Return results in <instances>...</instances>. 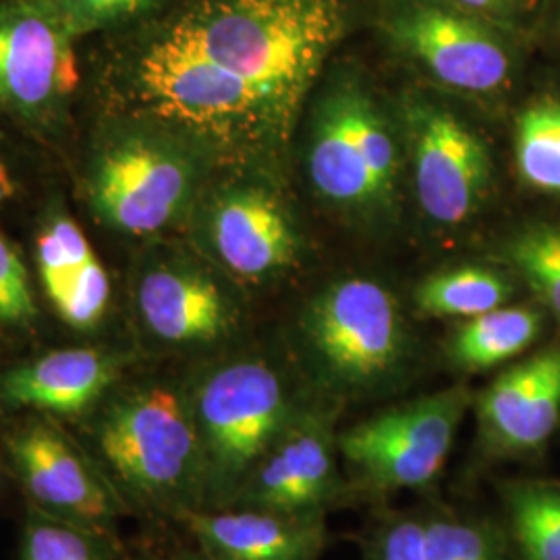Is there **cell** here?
<instances>
[{
  "mask_svg": "<svg viewBox=\"0 0 560 560\" xmlns=\"http://www.w3.org/2000/svg\"><path fill=\"white\" fill-rule=\"evenodd\" d=\"M355 18L358 0H187L162 27L298 110Z\"/></svg>",
  "mask_w": 560,
  "mask_h": 560,
  "instance_id": "1",
  "label": "cell"
},
{
  "mask_svg": "<svg viewBox=\"0 0 560 560\" xmlns=\"http://www.w3.org/2000/svg\"><path fill=\"white\" fill-rule=\"evenodd\" d=\"M125 94L148 119L233 156L268 152L295 115L164 27L131 59Z\"/></svg>",
  "mask_w": 560,
  "mask_h": 560,
  "instance_id": "2",
  "label": "cell"
},
{
  "mask_svg": "<svg viewBox=\"0 0 560 560\" xmlns=\"http://www.w3.org/2000/svg\"><path fill=\"white\" fill-rule=\"evenodd\" d=\"M96 448L120 490L143 506L177 520L206 509V469L189 395L164 384L120 393L96 425Z\"/></svg>",
  "mask_w": 560,
  "mask_h": 560,
  "instance_id": "3",
  "label": "cell"
},
{
  "mask_svg": "<svg viewBox=\"0 0 560 560\" xmlns=\"http://www.w3.org/2000/svg\"><path fill=\"white\" fill-rule=\"evenodd\" d=\"M310 368L335 397H370L393 386L411 360V335L393 291L378 280L322 289L300 320Z\"/></svg>",
  "mask_w": 560,
  "mask_h": 560,
  "instance_id": "4",
  "label": "cell"
},
{
  "mask_svg": "<svg viewBox=\"0 0 560 560\" xmlns=\"http://www.w3.org/2000/svg\"><path fill=\"white\" fill-rule=\"evenodd\" d=\"M189 405L203 455L206 509L231 506L249 471L303 407L279 370L256 358L208 372Z\"/></svg>",
  "mask_w": 560,
  "mask_h": 560,
  "instance_id": "5",
  "label": "cell"
},
{
  "mask_svg": "<svg viewBox=\"0 0 560 560\" xmlns=\"http://www.w3.org/2000/svg\"><path fill=\"white\" fill-rule=\"evenodd\" d=\"M386 48L442 88L488 96L504 90L532 36L446 0H372Z\"/></svg>",
  "mask_w": 560,
  "mask_h": 560,
  "instance_id": "6",
  "label": "cell"
},
{
  "mask_svg": "<svg viewBox=\"0 0 560 560\" xmlns=\"http://www.w3.org/2000/svg\"><path fill=\"white\" fill-rule=\"evenodd\" d=\"M310 180L322 200L353 217H381L397 200L399 150L381 104L345 71L322 98L307 148Z\"/></svg>",
  "mask_w": 560,
  "mask_h": 560,
  "instance_id": "7",
  "label": "cell"
},
{
  "mask_svg": "<svg viewBox=\"0 0 560 560\" xmlns=\"http://www.w3.org/2000/svg\"><path fill=\"white\" fill-rule=\"evenodd\" d=\"M198 177V162L179 140L129 127L102 141L88 168L85 198L106 226L145 237L179 221Z\"/></svg>",
  "mask_w": 560,
  "mask_h": 560,
  "instance_id": "8",
  "label": "cell"
},
{
  "mask_svg": "<svg viewBox=\"0 0 560 560\" xmlns=\"http://www.w3.org/2000/svg\"><path fill=\"white\" fill-rule=\"evenodd\" d=\"M469 405L463 386L402 402L339 434L340 459L378 492L425 486L441 476Z\"/></svg>",
  "mask_w": 560,
  "mask_h": 560,
  "instance_id": "9",
  "label": "cell"
},
{
  "mask_svg": "<svg viewBox=\"0 0 560 560\" xmlns=\"http://www.w3.org/2000/svg\"><path fill=\"white\" fill-rule=\"evenodd\" d=\"M405 127L421 212L444 229L471 221L492 183L486 143L457 113L425 96L407 101Z\"/></svg>",
  "mask_w": 560,
  "mask_h": 560,
  "instance_id": "10",
  "label": "cell"
},
{
  "mask_svg": "<svg viewBox=\"0 0 560 560\" xmlns=\"http://www.w3.org/2000/svg\"><path fill=\"white\" fill-rule=\"evenodd\" d=\"M73 42L40 0L0 4V106L32 125L59 119L80 83Z\"/></svg>",
  "mask_w": 560,
  "mask_h": 560,
  "instance_id": "11",
  "label": "cell"
},
{
  "mask_svg": "<svg viewBox=\"0 0 560 560\" xmlns=\"http://www.w3.org/2000/svg\"><path fill=\"white\" fill-rule=\"evenodd\" d=\"M339 457L332 413L303 405L249 471L231 506L324 515L340 494Z\"/></svg>",
  "mask_w": 560,
  "mask_h": 560,
  "instance_id": "12",
  "label": "cell"
},
{
  "mask_svg": "<svg viewBox=\"0 0 560 560\" xmlns=\"http://www.w3.org/2000/svg\"><path fill=\"white\" fill-rule=\"evenodd\" d=\"M4 442L18 478L42 511L104 527L125 509L108 476L57 425L25 421Z\"/></svg>",
  "mask_w": 560,
  "mask_h": 560,
  "instance_id": "13",
  "label": "cell"
},
{
  "mask_svg": "<svg viewBox=\"0 0 560 560\" xmlns=\"http://www.w3.org/2000/svg\"><path fill=\"white\" fill-rule=\"evenodd\" d=\"M206 240L217 260L245 280L282 275L298 260L300 237L275 194L256 185L222 189L206 210Z\"/></svg>",
  "mask_w": 560,
  "mask_h": 560,
  "instance_id": "14",
  "label": "cell"
},
{
  "mask_svg": "<svg viewBox=\"0 0 560 560\" xmlns=\"http://www.w3.org/2000/svg\"><path fill=\"white\" fill-rule=\"evenodd\" d=\"M481 444L494 455H529L560 421V345L504 370L476 400Z\"/></svg>",
  "mask_w": 560,
  "mask_h": 560,
  "instance_id": "15",
  "label": "cell"
},
{
  "mask_svg": "<svg viewBox=\"0 0 560 560\" xmlns=\"http://www.w3.org/2000/svg\"><path fill=\"white\" fill-rule=\"evenodd\" d=\"M136 307L145 332L173 349H201L237 328V307L221 284L196 266L166 261L141 275Z\"/></svg>",
  "mask_w": 560,
  "mask_h": 560,
  "instance_id": "16",
  "label": "cell"
},
{
  "mask_svg": "<svg viewBox=\"0 0 560 560\" xmlns=\"http://www.w3.org/2000/svg\"><path fill=\"white\" fill-rule=\"evenodd\" d=\"M180 521L210 560H320L328 544L324 515L224 506Z\"/></svg>",
  "mask_w": 560,
  "mask_h": 560,
  "instance_id": "17",
  "label": "cell"
},
{
  "mask_svg": "<svg viewBox=\"0 0 560 560\" xmlns=\"http://www.w3.org/2000/svg\"><path fill=\"white\" fill-rule=\"evenodd\" d=\"M36 256L44 291L60 318L75 330L96 328L108 310L110 280L80 224L65 210L46 214Z\"/></svg>",
  "mask_w": 560,
  "mask_h": 560,
  "instance_id": "18",
  "label": "cell"
},
{
  "mask_svg": "<svg viewBox=\"0 0 560 560\" xmlns=\"http://www.w3.org/2000/svg\"><path fill=\"white\" fill-rule=\"evenodd\" d=\"M119 372L115 353L92 347L59 349L9 370L0 378V399L13 407L73 418L92 409Z\"/></svg>",
  "mask_w": 560,
  "mask_h": 560,
  "instance_id": "19",
  "label": "cell"
},
{
  "mask_svg": "<svg viewBox=\"0 0 560 560\" xmlns=\"http://www.w3.org/2000/svg\"><path fill=\"white\" fill-rule=\"evenodd\" d=\"M544 328L540 310L502 305L460 322L448 340V358L465 372H483L529 349Z\"/></svg>",
  "mask_w": 560,
  "mask_h": 560,
  "instance_id": "20",
  "label": "cell"
},
{
  "mask_svg": "<svg viewBox=\"0 0 560 560\" xmlns=\"http://www.w3.org/2000/svg\"><path fill=\"white\" fill-rule=\"evenodd\" d=\"M513 284L483 266H459L421 280L413 293L416 310L428 318L469 320L506 305Z\"/></svg>",
  "mask_w": 560,
  "mask_h": 560,
  "instance_id": "21",
  "label": "cell"
},
{
  "mask_svg": "<svg viewBox=\"0 0 560 560\" xmlns=\"http://www.w3.org/2000/svg\"><path fill=\"white\" fill-rule=\"evenodd\" d=\"M515 164L532 189L560 196V98L540 96L515 122Z\"/></svg>",
  "mask_w": 560,
  "mask_h": 560,
  "instance_id": "22",
  "label": "cell"
},
{
  "mask_svg": "<svg viewBox=\"0 0 560 560\" xmlns=\"http://www.w3.org/2000/svg\"><path fill=\"white\" fill-rule=\"evenodd\" d=\"M511 525L527 560H560V490L517 483L506 492Z\"/></svg>",
  "mask_w": 560,
  "mask_h": 560,
  "instance_id": "23",
  "label": "cell"
},
{
  "mask_svg": "<svg viewBox=\"0 0 560 560\" xmlns=\"http://www.w3.org/2000/svg\"><path fill=\"white\" fill-rule=\"evenodd\" d=\"M98 527L60 520L32 506L21 534L20 560H108Z\"/></svg>",
  "mask_w": 560,
  "mask_h": 560,
  "instance_id": "24",
  "label": "cell"
},
{
  "mask_svg": "<svg viewBox=\"0 0 560 560\" xmlns=\"http://www.w3.org/2000/svg\"><path fill=\"white\" fill-rule=\"evenodd\" d=\"M425 560H504V544L486 521L425 515Z\"/></svg>",
  "mask_w": 560,
  "mask_h": 560,
  "instance_id": "25",
  "label": "cell"
},
{
  "mask_svg": "<svg viewBox=\"0 0 560 560\" xmlns=\"http://www.w3.org/2000/svg\"><path fill=\"white\" fill-rule=\"evenodd\" d=\"M521 277L560 318V226L536 224L509 243Z\"/></svg>",
  "mask_w": 560,
  "mask_h": 560,
  "instance_id": "26",
  "label": "cell"
},
{
  "mask_svg": "<svg viewBox=\"0 0 560 560\" xmlns=\"http://www.w3.org/2000/svg\"><path fill=\"white\" fill-rule=\"evenodd\" d=\"M62 23V27L80 38L104 27L133 20L161 0H40Z\"/></svg>",
  "mask_w": 560,
  "mask_h": 560,
  "instance_id": "27",
  "label": "cell"
},
{
  "mask_svg": "<svg viewBox=\"0 0 560 560\" xmlns=\"http://www.w3.org/2000/svg\"><path fill=\"white\" fill-rule=\"evenodd\" d=\"M36 312L27 268L18 247L0 229V324L30 326L36 320Z\"/></svg>",
  "mask_w": 560,
  "mask_h": 560,
  "instance_id": "28",
  "label": "cell"
},
{
  "mask_svg": "<svg viewBox=\"0 0 560 560\" xmlns=\"http://www.w3.org/2000/svg\"><path fill=\"white\" fill-rule=\"evenodd\" d=\"M365 560H425V515L400 513L382 521L365 544Z\"/></svg>",
  "mask_w": 560,
  "mask_h": 560,
  "instance_id": "29",
  "label": "cell"
},
{
  "mask_svg": "<svg viewBox=\"0 0 560 560\" xmlns=\"http://www.w3.org/2000/svg\"><path fill=\"white\" fill-rule=\"evenodd\" d=\"M463 11L534 36L548 0H446Z\"/></svg>",
  "mask_w": 560,
  "mask_h": 560,
  "instance_id": "30",
  "label": "cell"
},
{
  "mask_svg": "<svg viewBox=\"0 0 560 560\" xmlns=\"http://www.w3.org/2000/svg\"><path fill=\"white\" fill-rule=\"evenodd\" d=\"M540 30H544L552 38V42L557 44V48L560 50V0H548L546 2L540 25H538L536 32H540Z\"/></svg>",
  "mask_w": 560,
  "mask_h": 560,
  "instance_id": "31",
  "label": "cell"
},
{
  "mask_svg": "<svg viewBox=\"0 0 560 560\" xmlns=\"http://www.w3.org/2000/svg\"><path fill=\"white\" fill-rule=\"evenodd\" d=\"M13 196V183L9 179L7 168L0 164V201L7 200Z\"/></svg>",
  "mask_w": 560,
  "mask_h": 560,
  "instance_id": "32",
  "label": "cell"
},
{
  "mask_svg": "<svg viewBox=\"0 0 560 560\" xmlns=\"http://www.w3.org/2000/svg\"><path fill=\"white\" fill-rule=\"evenodd\" d=\"M148 560H210L206 555H173V557H161V559Z\"/></svg>",
  "mask_w": 560,
  "mask_h": 560,
  "instance_id": "33",
  "label": "cell"
}]
</instances>
